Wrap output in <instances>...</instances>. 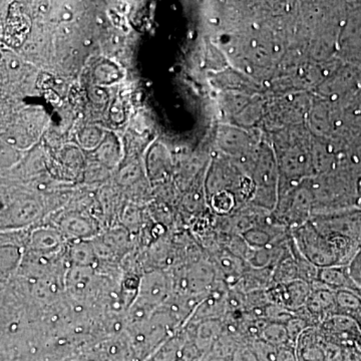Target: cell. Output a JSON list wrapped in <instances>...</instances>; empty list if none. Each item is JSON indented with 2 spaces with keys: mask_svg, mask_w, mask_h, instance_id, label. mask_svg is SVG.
Listing matches in <instances>:
<instances>
[{
  "mask_svg": "<svg viewBox=\"0 0 361 361\" xmlns=\"http://www.w3.org/2000/svg\"><path fill=\"white\" fill-rule=\"evenodd\" d=\"M291 233L301 253L319 269L348 266L361 246L360 242L348 237L322 234L310 221Z\"/></svg>",
  "mask_w": 361,
  "mask_h": 361,
  "instance_id": "cell-1",
  "label": "cell"
},
{
  "mask_svg": "<svg viewBox=\"0 0 361 361\" xmlns=\"http://www.w3.org/2000/svg\"><path fill=\"white\" fill-rule=\"evenodd\" d=\"M310 222L322 234L339 235L361 243V209L357 207L313 215Z\"/></svg>",
  "mask_w": 361,
  "mask_h": 361,
  "instance_id": "cell-2",
  "label": "cell"
},
{
  "mask_svg": "<svg viewBox=\"0 0 361 361\" xmlns=\"http://www.w3.org/2000/svg\"><path fill=\"white\" fill-rule=\"evenodd\" d=\"M265 291L270 303L277 304L295 313L307 302L311 286L307 282L297 279L286 284H273Z\"/></svg>",
  "mask_w": 361,
  "mask_h": 361,
  "instance_id": "cell-3",
  "label": "cell"
},
{
  "mask_svg": "<svg viewBox=\"0 0 361 361\" xmlns=\"http://www.w3.org/2000/svg\"><path fill=\"white\" fill-rule=\"evenodd\" d=\"M218 142L223 151L229 155L237 157L239 161H244L253 155L257 149L253 137L244 130L236 128H223L218 134Z\"/></svg>",
  "mask_w": 361,
  "mask_h": 361,
  "instance_id": "cell-4",
  "label": "cell"
},
{
  "mask_svg": "<svg viewBox=\"0 0 361 361\" xmlns=\"http://www.w3.org/2000/svg\"><path fill=\"white\" fill-rule=\"evenodd\" d=\"M318 281L334 291L350 290L361 297V291L349 275L348 266H332L322 268L318 273Z\"/></svg>",
  "mask_w": 361,
  "mask_h": 361,
  "instance_id": "cell-5",
  "label": "cell"
},
{
  "mask_svg": "<svg viewBox=\"0 0 361 361\" xmlns=\"http://www.w3.org/2000/svg\"><path fill=\"white\" fill-rule=\"evenodd\" d=\"M61 245V236L59 232L54 231V229H42L35 230L30 235V241H28V247L30 250L35 253L51 254L52 252L58 250Z\"/></svg>",
  "mask_w": 361,
  "mask_h": 361,
  "instance_id": "cell-6",
  "label": "cell"
},
{
  "mask_svg": "<svg viewBox=\"0 0 361 361\" xmlns=\"http://www.w3.org/2000/svg\"><path fill=\"white\" fill-rule=\"evenodd\" d=\"M42 212L39 204L32 199L16 202L9 210V220L11 224L21 227L37 219Z\"/></svg>",
  "mask_w": 361,
  "mask_h": 361,
  "instance_id": "cell-7",
  "label": "cell"
},
{
  "mask_svg": "<svg viewBox=\"0 0 361 361\" xmlns=\"http://www.w3.org/2000/svg\"><path fill=\"white\" fill-rule=\"evenodd\" d=\"M290 243L291 239L289 241L288 248L273 268V283L274 284H286L299 279L298 270L291 253Z\"/></svg>",
  "mask_w": 361,
  "mask_h": 361,
  "instance_id": "cell-8",
  "label": "cell"
},
{
  "mask_svg": "<svg viewBox=\"0 0 361 361\" xmlns=\"http://www.w3.org/2000/svg\"><path fill=\"white\" fill-rule=\"evenodd\" d=\"M211 207L219 215H229L242 208L236 195L230 191H220L210 196Z\"/></svg>",
  "mask_w": 361,
  "mask_h": 361,
  "instance_id": "cell-9",
  "label": "cell"
},
{
  "mask_svg": "<svg viewBox=\"0 0 361 361\" xmlns=\"http://www.w3.org/2000/svg\"><path fill=\"white\" fill-rule=\"evenodd\" d=\"M259 339L274 346V348H279V346L286 345V344H293L289 338L286 326L281 323L267 322L261 331Z\"/></svg>",
  "mask_w": 361,
  "mask_h": 361,
  "instance_id": "cell-10",
  "label": "cell"
},
{
  "mask_svg": "<svg viewBox=\"0 0 361 361\" xmlns=\"http://www.w3.org/2000/svg\"><path fill=\"white\" fill-rule=\"evenodd\" d=\"M336 314L353 317L361 310V297L355 292L339 290L336 292Z\"/></svg>",
  "mask_w": 361,
  "mask_h": 361,
  "instance_id": "cell-11",
  "label": "cell"
},
{
  "mask_svg": "<svg viewBox=\"0 0 361 361\" xmlns=\"http://www.w3.org/2000/svg\"><path fill=\"white\" fill-rule=\"evenodd\" d=\"M148 172L154 177H161L167 172L170 161L166 148L161 145H156L151 149L148 155Z\"/></svg>",
  "mask_w": 361,
  "mask_h": 361,
  "instance_id": "cell-12",
  "label": "cell"
},
{
  "mask_svg": "<svg viewBox=\"0 0 361 361\" xmlns=\"http://www.w3.org/2000/svg\"><path fill=\"white\" fill-rule=\"evenodd\" d=\"M97 156L102 164L110 168L114 167L120 158L118 142L111 137L104 140L97 147Z\"/></svg>",
  "mask_w": 361,
  "mask_h": 361,
  "instance_id": "cell-13",
  "label": "cell"
},
{
  "mask_svg": "<svg viewBox=\"0 0 361 361\" xmlns=\"http://www.w3.org/2000/svg\"><path fill=\"white\" fill-rule=\"evenodd\" d=\"M61 226L68 235H71L75 238L87 237L94 232L92 226L90 224L89 221L85 220V218L78 217V216L66 218L63 220Z\"/></svg>",
  "mask_w": 361,
  "mask_h": 361,
  "instance_id": "cell-14",
  "label": "cell"
},
{
  "mask_svg": "<svg viewBox=\"0 0 361 361\" xmlns=\"http://www.w3.org/2000/svg\"><path fill=\"white\" fill-rule=\"evenodd\" d=\"M71 256L78 267H87L94 263V250L87 244H78L71 248Z\"/></svg>",
  "mask_w": 361,
  "mask_h": 361,
  "instance_id": "cell-15",
  "label": "cell"
},
{
  "mask_svg": "<svg viewBox=\"0 0 361 361\" xmlns=\"http://www.w3.org/2000/svg\"><path fill=\"white\" fill-rule=\"evenodd\" d=\"M1 253V269L6 273L18 265L20 256V248L13 244H2Z\"/></svg>",
  "mask_w": 361,
  "mask_h": 361,
  "instance_id": "cell-16",
  "label": "cell"
},
{
  "mask_svg": "<svg viewBox=\"0 0 361 361\" xmlns=\"http://www.w3.org/2000/svg\"><path fill=\"white\" fill-rule=\"evenodd\" d=\"M286 326L287 332H288L289 338L294 345H296L297 341L302 336L303 332L310 329V325L308 324L302 318L294 315L293 317L285 324Z\"/></svg>",
  "mask_w": 361,
  "mask_h": 361,
  "instance_id": "cell-17",
  "label": "cell"
},
{
  "mask_svg": "<svg viewBox=\"0 0 361 361\" xmlns=\"http://www.w3.org/2000/svg\"><path fill=\"white\" fill-rule=\"evenodd\" d=\"M141 175L142 169L139 164H129L121 170L120 174H118V182L123 186H129V185L137 182L141 178Z\"/></svg>",
  "mask_w": 361,
  "mask_h": 361,
  "instance_id": "cell-18",
  "label": "cell"
},
{
  "mask_svg": "<svg viewBox=\"0 0 361 361\" xmlns=\"http://www.w3.org/2000/svg\"><path fill=\"white\" fill-rule=\"evenodd\" d=\"M99 140H102L101 133L99 130L96 129V128H90V129H85L82 132V137H80V142L84 145L87 148H90V147H99Z\"/></svg>",
  "mask_w": 361,
  "mask_h": 361,
  "instance_id": "cell-19",
  "label": "cell"
},
{
  "mask_svg": "<svg viewBox=\"0 0 361 361\" xmlns=\"http://www.w3.org/2000/svg\"><path fill=\"white\" fill-rule=\"evenodd\" d=\"M348 267L351 279L361 291V246L355 257L353 258Z\"/></svg>",
  "mask_w": 361,
  "mask_h": 361,
  "instance_id": "cell-20",
  "label": "cell"
},
{
  "mask_svg": "<svg viewBox=\"0 0 361 361\" xmlns=\"http://www.w3.org/2000/svg\"><path fill=\"white\" fill-rule=\"evenodd\" d=\"M356 207L361 209V176L356 180Z\"/></svg>",
  "mask_w": 361,
  "mask_h": 361,
  "instance_id": "cell-21",
  "label": "cell"
}]
</instances>
